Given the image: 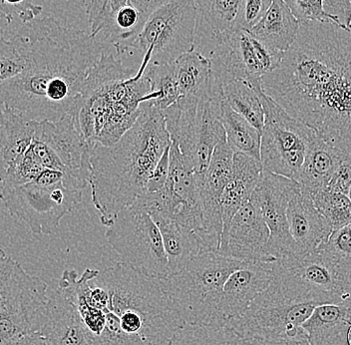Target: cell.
<instances>
[{"mask_svg":"<svg viewBox=\"0 0 351 345\" xmlns=\"http://www.w3.org/2000/svg\"><path fill=\"white\" fill-rule=\"evenodd\" d=\"M261 84L318 137L351 152L350 29L330 22H300L295 43Z\"/></svg>","mask_w":351,"mask_h":345,"instance_id":"6da1fadb","label":"cell"},{"mask_svg":"<svg viewBox=\"0 0 351 345\" xmlns=\"http://www.w3.org/2000/svg\"><path fill=\"white\" fill-rule=\"evenodd\" d=\"M58 287L75 305L90 345H170L186 324L163 280L122 261L81 276L65 270Z\"/></svg>","mask_w":351,"mask_h":345,"instance_id":"7a4b0ae2","label":"cell"},{"mask_svg":"<svg viewBox=\"0 0 351 345\" xmlns=\"http://www.w3.org/2000/svg\"><path fill=\"white\" fill-rule=\"evenodd\" d=\"M19 29L27 41V67L0 84V105L35 122L73 113L88 74L104 53V43L51 15Z\"/></svg>","mask_w":351,"mask_h":345,"instance_id":"3957f363","label":"cell"},{"mask_svg":"<svg viewBox=\"0 0 351 345\" xmlns=\"http://www.w3.org/2000/svg\"><path fill=\"white\" fill-rule=\"evenodd\" d=\"M171 144L163 113L149 101L143 103L139 118L117 143L94 145L89 185L103 226L113 225L120 211L145 192L154 168Z\"/></svg>","mask_w":351,"mask_h":345,"instance_id":"277c9868","label":"cell"},{"mask_svg":"<svg viewBox=\"0 0 351 345\" xmlns=\"http://www.w3.org/2000/svg\"><path fill=\"white\" fill-rule=\"evenodd\" d=\"M147 69L140 65L135 72L106 53L92 68L73 111L90 146L117 143L139 118L143 103L153 100Z\"/></svg>","mask_w":351,"mask_h":345,"instance_id":"5b68a950","label":"cell"},{"mask_svg":"<svg viewBox=\"0 0 351 345\" xmlns=\"http://www.w3.org/2000/svg\"><path fill=\"white\" fill-rule=\"evenodd\" d=\"M337 298L306 289L276 267L273 280L239 320L230 322L243 338H307L302 324L318 305L339 303ZM308 340V338H307Z\"/></svg>","mask_w":351,"mask_h":345,"instance_id":"8992f818","label":"cell"},{"mask_svg":"<svg viewBox=\"0 0 351 345\" xmlns=\"http://www.w3.org/2000/svg\"><path fill=\"white\" fill-rule=\"evenodd\" d=\"M223 102L221 83L212 74L206 93L181 97L162 111L171 141L179 146L197 179L205 175L216 147L227 140L219 121Z\"/></svg>","mask_w":351,"mask_h":345,"instance_id":"52a82bcc","label":"cell"},{"mask_svg":"<svg viewBox=\"0 0 351 345\" xmlns=\"http://www.w3.org/2000/svg\"><path fill=\"white\" fill-rule=\"evenodd\" d=\"M82 195L64 173L50 169L30 183L0 188V200L10 216L38 236L58 230L61 219L82 202Z\"/></svg>","mask_w":351,"mask_h":345,"instance_id":"ba28073f","label":"cell"},{"mask_svg":"<svg viewBox=\"0 0 351 345\" xmlns=\"http://www.w3.org/2000/svg\"><path fill=\"white\" fill-rule=\"evenodd\" d=\"M243 263L203 250L182 272L163 280L185 324H214L223 285Z\"/></svg>","mask_w":351,"mask_h":345,"instance_id":"9c48e42d","label":"cell"},{"mask_svg":"<svg viewBox=\"0 0 351 345\" xmlns=\"http://www.w3.org/2000/svg\"><path fill=\"white\" fill-rule=\"evenodd\" d=\"M48 285L28 274L0 248V345L40 331L47 307Z\"/></svg>","mask_w":351,"mask_h":345,"instance_id":"30bf717a","label":"cell"},{"mask_svg":"<svg viewBox=\"0 0 351 345\" xmlns=\"http://www.w3.org/2000/svg\"><path fill=\"white\" fill-rule=\"evenodd\" d=\"M197 28L196 0H171L149 16L131 50L141 52V64L172 63L196 49Z\"/></svg>","mask_w":351,"mask_h":345,"instance_id":"8fae6325","label":"cell"},{"mask_svg":"<svg viewBox=\"0 0 351 345\" xmlns=\"http://www.w3.org/2000/svg\"><path fill=\"white\" fill-rule=\"evenodd\" d=\"M151 216L154 221H175L201 234L203 208L197 176L179 146L171 144L170 172L163 188L146 192L132 204Z\"/></svg>","mask_w":351,"mask_h":345,"instance_id":"7c38bea8","label":"cell"},{"mask_svg":"<svg viewBox=\"0 0 351 345\" xmlns=\"http://www.w3.org/2000/svg\"><path fill=\"white\" fill-rule=\"evenodd\" d=\"M92 149L73 113L66 114L57 121L36 122L29 147L44 168L64 173L73 186L81 191L89 184Z\"/></svg>","mask_w":351,"mask_h":345,"instance_id":"4fadbf2b","label":"cell"},{"mask_svg":"<svg viewBox=\"0 0 351 345\" xmlns=\"http://www.w3.org/2000/svg\"><path fill=\"white\" fill-rule=\"evenodd\" d=\"M105 237L122 263L132 269L158 280L170 276L161 230L146 213L133 206L123 209Z\"/></svg>","mask_w":351,"mask_h":345,"instance_id":"5bb4252c","label":"cell"},{"mask_svg":"<svg viewBox=\"0 0 351 345\" xmlns=\"http://www.w3.org/2000/svg\"><path fill=\"white\" fill-rule=\"evenodd\" d=\"M261 100L265 111L261 143L263 171L298 182L315 132L291 117L263 90Z\"/></svg>","mask_w":351,"mask_h":345,"instance_id":"9a60e30c","label":"cell"},{"mask_svg":"<svg viewBox=\"0 0 351 345\" xmlns=\"http://www.w3.org/2000/svg\"><path fill=\"white\" fill-rule=\"evenodd\" d=\"M284 54L258 39L251 30L237 28L213 47L208 58L212 74L221 83L258 82L280 65Z\"/></svg>","mask_w":351,"mask_h":345,"instance_id":"2e32d148","label":"cell"},{"mask_svg":"<svg viewBox=\"0 0 351 345\" xmlns=\"http://www.w3.org/2000/svg\"><path fill=\"white\" fill-rule=\"evenodd\" d=\"M300 190L298 182L263 171L252 193L251 201L260 209L271 232L269 252L276 259L298 254V248L289 232L287 208Z\"/></svg>","mask_w":351,"mask_h":345,"instance_id":"e0dca14e","label":"cell"},{"mask_svg":"<svg viewBox=\"0 0 351 345\" xmlns=\"http://www.w3.org/2000/svg\"><path fill=\"white\" fill-rule=\"evenodd\" d=\"M276 267L311 291L339 302L351 296L350 263H340L317 248L276 261Z\"/></svg>","mask_w":351,"mask_h":345,"instance_id":"ac0fdd59","label":"cell"},{"mask_svg":"<svg viewBox=\"0 0 351 345\" xmlns=\"http://www.w3.org/2000/svg\"><path fill=\"white\" fill-rule=\"evenodd\" d=\"M86 11L90 35L111 43L118 54L130 51L149 19L128 0H91Z\"/></svg>","mask_w":351,"mask_h":345,"instance_id":"d6986e66","label":"cell"},{"mask_svg":"<svg viewBox=\"0 0 351 345\" xmlns=\"http://www.w3.org/2000/svg\"><path fill=\"white\" fill-rule=\"evenodd\" d=\"M269 237L262 212L250 200L223 226L217 252L241 261L274 263L276 259L269 252Z\"/></svg>","mask_w":351,"mask_h":345,"instance_id":"ffe728a7","label":"cell"},{"mask_svg":"<svg viewBox=\"0 0 351 345\" xmlns=\"http://www.w3.org/2000/svg\"><path fill=\"white\" fill-rule=\"evenodd\" d=\"M274 270V261H245L234 270L223 285L213 325L223 326L239 320L269 287Z\"/></svg>","mask_w":351,"mask_h":345,"instance_id":"44dd1931","label":"cell"},{"mask_svg":"<svg viewBox=\"0 0 351 345\" xmlns=\"http://www.w3.org/2000/svg\"><path fill=\"white\" fill-rule=\"evenodd\" d=\"M287 222L298 254L315 252L328 241L333 232L328 219L315 208L313 198L304 194L302 188L289 202Z\"/></svg>","mask_w":351,"mask_h":345,"instance_id":"7402d4cb","label":"cell"},{"mask_svg":"<svg viewBox=\"0 0 351 345\" xmlns=\"http://www.w3.org/2000/svg\"><path fill=\"white\" fill-rule=\"evenodd\" d=\"M40 331L52 345H90L75 305L59 287L48 298Z\"/></svg>","mask_w":351,"mask_h":345,"instance_id":"603a6c76","label":"cell"},{"mask_svg":"<svg viewBox=\"0 0 351 345\" xmlns=\"http://www.w3.org/2000/svg\"><path fill=\"white\" fill-rule=\"evenodd\" d=\"M351 324V296L341 302L318 305L302 324L309 345H348Z\"/></svg>","mask_w":351,"mask_h":345,"instance_id":"cb8c5ba5","label":"cell"},{"mask_svg":"<svg viewBox=\"0 0 351 345\" xmlns=\"http://www.w3.org/2000/svg\"><path fill=\"white\" fill-rule=\"evenodd\" d=\"M351 152L341 150L328 144L317 134L311 138L298 183L302 192L313 198L324 188L340 163Z\"/></svg>","mask_w":351,"mask_h":345,"instance_id":"d4e9b609","label":"cell"},{"mask_svg":"<svg viewBox=\"0 0 351 345\" xmlns=\"http://www.w3.org/2000/svg\"><path fill=\"white\" fill-rule=\"evenodd\" d=\"M263 171L262 162L245 154H234L232 178L221 198L223 226L251 200Z\"/></svg>","mask_w":351,"mask_h":345,"instance_id":"484cf974","label":"cell"},{"mask_svg":"<svg viewBox=\"0 0 351 345\" xmlns=\"http://www.w3.org/2000/svg\"><path fill=\"white\" fill-rule=\"evenodd\" d=\"M36 122L0 105V182L13 162L27 152Z\"/></svg>","mask_w":351,"mask_h":345,"instance_id":"4316f807","label":"cell"},{"mask_svg":"<svg viewBox=\"0 0 351 345\" xmlns=\"http://www.w3.org/2000/svg\"><path fill=\"white\" fill-rule=\"evenodd\" d=\"M300 22L284 0H274L271 8L251 30L267 45L285 52L295 43Z\"/></svg>","mask_w":351,"mask_h":345,"instance_id":"83f0119b","label":"cell"},{"mask_svg":"<svg viewBox=\"0 0 351 345\" xmlns=\"http://www.w3.org/2000/svg\"><path fill=\"white\" fill-rule=\"evenodd\" d=\"M156 224L163 237L170 276L182 272L199 252H203L201 237L195 230L175 221H158Z\"/></svg>","mask_w":351,"mask_h":345,"instance_id":"f1b7e54d","label":"cell"},{"mask_svg":"<svg viewBox=\"0 0 351 345\" xmlns=\"http://www.w3.org/2000/svg\"><path fill=\"white\" fill-rule=\"evenodd\" d=\"M243 0H196L197 26L205 32L215 45L237 29Z\"/></svg>","mask_w":351,"mask_h":345,"instance_id":"f546056e","label":"cell"},{"mask_svg":"<svg viewBox=\"0 0 351 345\" xmlns=\"http://www.w3.org/2000/svg\"><path fill=\"white\" fill-rule=\"evenodd\" d=\"M223 95L228 105L237 113L247 119L250 123L262 133L265 124V111L261 92L263 91L261 81L247 82L234 80L221 83Z\"/></svg>","mask_w":351,"mask_h":345,"instance_id":"4dcf8cb0","label":"cell"},{"mask_svg":"<svg viewBox=\"0 0 351 345\" xmlns=\"http://www.w3.org/2000/svg\"><path fill=\"white\" fill-rule=\"evenodd\" d=\"M219 121L227 136L228 145L234 153H241L261 161L262 133L230 108L223 99Z\"/></svg>","mask_w":351,"mask_h":345,"instance_id":"1f68e13d","label":"cell"},{"mask_svg":"<svg viewBox=\"0 0 351 345\" xmlns=\"http://www.w3.org/2000/svg\"><path fill=\"white\" fill-rule=\"evenodd\" d=\"M174 65L181 97L199 96L208 91L212 76L208 57L195 49L176 59Z\"/></svg>","mask_w":351,"mask_h":345,"instance_id":"d6a6232c","label":"cell"},{"mask_svg":"<svg viewBox=\"0 0 351 345\" xmlns=\"http://www.w3.org/2000/svg\"><path fill=\"white\" fill-rule=\"evenodd\" d=\"M241 337L230 325L184 324L170 345H241Z\"/></svg>","mask_w":351,"mask_h":345,"instance_id":"836d02e7","label":"cell"},{"mask_svg":"<svg viewBox=\"0 0 351 345\" xmlns=\"http://www.w3.org/2000/svg\"><path fill=\"white\" fill-rule=\"evenodd\" d=\"M145 76L151 85L153 100L150 102L160 111L168 109L181 98L174 62L150 64Z\"/></svg>","mask_w":351,"mask_h":345,"instance_id":"e575fe53","label":"cell"},{"mask_svg":"<svg viewBox=\"0 0 351 345\" xmlns=\"http://www.w3.org/2000/svg\"><path fill=\"white\" fill-rule=\"evenodd\" d=\"M27 64V41L21 29L11 38H0V84L21 74Z\"/></svg>","mask_w":351,"mask_h":345,"instance_id":"d590c367","label":"cell"},{"mask_svg":"<svg viewBox=\"0 0 351 345\" xmlns=\"http://www.w3.org/2000/svg\"><path fill=\"white\" fill-rule=\"evenodd\" d=\"M313 201L333 230L351 224V201L348 195L322 188L313 195Z\"/></svg>","mask_w":351,"mask_h":345,"instance_id":"8d00e7d4","label":"cell"},{"mask_svg":"<svg viewBox=\"0 0 351 345\" xmlns=\"http://www.w3.org/2000/svg\"><path fill=\"white\" fill-rule=\"evenodd\" d=\"M44 169L45 168L37 161L32 151L28 149L24 155L10 165L2 179L1 188L11 189L30 183L43 173Z\"/></svg>","mask_w":351,"mask_h":345,"instance_id":"74e56055","label":"cell"},{"mask_svg":"<svg viewBox=\"0 0 351 345\" xmlns=\"http://www.w3.org/2000/svg\"><path fill=\"white\" fill-rule=\"evenodd\" d=\"M284 1L300 22H330L344 27L337 19L326 12L324 8V0H284Z\"/></svg>","mask_w":351,"mask_h":345,"instance_id":"f35d334b","label":"cell"},{"mask_svg":"<svg viewBox=\"0 0 351 345\" xmlns=\"http://www.w3.org/2000/svg\"><path fill=\"white\" fill-rule=\"evenodd\" d=\"M329 257L340 263L351 261V224L333 230L328 241L320 246Z\"/></svg>","mask_w":351,"mask_h":345,"instance_id":"ab89813d","label":"cell"},{"mask_svg":"<svg viewBox=\"0 0 351 345\" xmlns=\"http://www.w3.org/2000/svg\"><path fill=\"white\" fill-rule=\"evenodd\" d=\"M0 11L11 21L19 19L22 24L38 19L43 13V6L34 3V0H0Z\"/></svg>","mask_w":351,"mask_h":345,"instance_id":"60d3db41","label":"cell"},{"mask_svg":"<svg viewBox=\"0 0 351 345\" xmlns=\"http://www.w3.org/2000/svg\"><path fill=\"white\" fill-rule=\"evenodd\" d=\"M274 0H243L237 27L252 30L271 8Z\"/></svg>","mask_w":351,"mask_h":345,"instance_id":"b9f144b4","label":"cell"},{"mask_svg":"<svg viewBox=\"0 0 351 345\" xmlns=\"http://www.w3.org/2000/svg\"><path fill=\"white\" fill-rule=\"evenodd\" d=\"M351 187V153L340 163L324 188L348 195Z\"/></svg>","mask_w":351,"mask_h":345,"instance_id":"7bdbcfd3","label":"cell"},{"mask_svg":"<svg viewBox=\"0 0 351 345\" xmlns=\"http://www.w3.org/2000/svg\"><path fill=\"white\" fill-rule=\"evenodd\" d=\"M170 149L169 146L164 152L163 156L154 168L152 174L149 177L146 185V192H157L161 190L168 180L170 172Z\"/></svg>","mask_w":351,"mask_h":345,"instance_id":"ee69618b","label":"cell"},{"mask_svg":"<svg viewBox=\"0 0 351 345\" xmlns=\"http://www.w3.org/2000/svg\"><path fill=\"white\" fill-rule=\"evenodd\" d=\"M324 8L344 27L351 30L350 0H324Z\"/></svg>","mask_w":351,"mask_h":345,"instance_id":"f6af8a7d","label":"cell"},{"mask_svg":"<svg viewBox=\"0 0 351 345\" xmlns=\"http://www.w3.org/2000/svg\"><path fill=\"white\" fill-rule=\"evenodd\" d=\"M241 345H309L307 338L241 337Z\"/></svg>","mask_w":351,"mask_h":345,"instance_id":"bcb514c9","label":"cell"},{"mask_svg":"<svg viewBox=\"0 0 351 345\" xmlns=\"http://www.w3.org/2000/svg\"><path fill=\"white\" fill-rule=\"evenodd\" d=\"M150 16L154 11L168 3L171 0H128Z\"/></svg>","mask_w":351,"mask_h":345,"instance_id":"7dc6e473","label":"cell"},{"mask_svg":"<svg viewBox=\"0 0 351 345\" xmlns=\"http://www.w3.org/2000/svg\"><path fill=\"white\" fill-rule=\"evenodd\" d=\"M16 345H52L51 342L43 335L41 331H35L29 335H24L15 342Z\"/></svg>","mask_w":351,"mask_h":345,"instance_id":"c3c4849f","label":"cell"},{"mask_svg":"<svg viewBox=\"0 0 351 345\" xmlns=\"http://www.w3.org/2000/svg\"><path fill=\"white\" fill-rule=\"evenodd\" d=\"M10 23V19L0 11V38L3 37L4 33L8 30Z\"/></svg>","mask_w":351,"mask_h":345,"instance_id":"681fc988","label":"cell"},{"mask_svg":"<svg viewBox=\"0 0 351 345\" xmlns=\"http://www.w3.org/2000/svg\"><path fill=\"white\" fill-rule=\"evenodd\" d=\"M346 342H348V345H351V324L348 329V335H346Z\"/></svg>","mask_w":351,"mask_h":345,"instance_id":"f907efd6","label":"cell"},{"mask_svg":"<svg viewBox=\"0 0 351 345\" xmlns=\"http://www.w3.org/2000/svg\"><path fill=\"white\" fill-rule=\"evenodd\" d=\"M348 197H350V201H351V187L350 189V192H348Z\"/></svg>","mask_w":351,"mask_h":345,"instance_id":"816d5d0a","label":"cell"},{"mask_svg":"<svg viewBox=\"0 0 351 345\" xmlns=\"http://www.w3.org/2000/svg\"><path fill=\"white\" fill-rule=\"evenodd\" d=\"M350 281H351V265H350Z\"/></svg>","mask_w":351,"mask_h":345,"instance_id":"f5cc1de1","label":"cell"},{"mask_svg":"<svg viewBox=\"0 0 351 345\" xmlns=\"http://www.w3.org/2000/svg\"><path fill=\"white\" fill-rule=\"evenodd\" d=\"M10 345H16V344H15V342H14V344H10Z\"/></svg>","mask_w":351,"mask_h":345,"instance_id":"db71d44e","label":"cell"},{"mask_svg":"<svg viewBox=\"0 0 351 345\" xmlns=\"http://www.w3.org/2000/svg\"><path fill=\"white\" fill-rule=\"evenodd\" d=\"M350 5H351V0H350Z\"/></svg>","mask_w":351,"mask_h":345,"instance_id":"11a10c76","label":"cell"}]
</instances>
